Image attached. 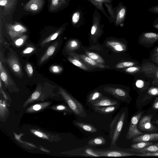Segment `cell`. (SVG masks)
Here are the masks:
<instances>
[{"instance_id":"obj_3","label":"cell","mask_w":158,"mask_h":158,"mask_svg":"<svg viewBox=\"0 0 158 158\" xmlns=\"http://www.w3.org/2000/svg\"><path fill=\"white\" fill-rule=\"evenodd\" d=\"M61 91L72 111L77 116L82 118L86 117L87 114L83 105L78 100L69 95L64 90L61 89Z\"/></svg>"},{"instance_id":"obj_31","label":"cell","mask_w":158,"mask_h":158,"mask_svg":"<svg viewBox=\"0 0 158 158\" xmlns=\"http://www.w3.org/2000/svg\"><path fill=\"white\" fill-rule=\"evenodd\" d=\"M104 4L107 8V10L108 14L111 19L113 23L114 22L115 18V9L113 7V5L111 3H104Z\"/></svg>"},{"instance_id":"obj_26","label":"cell","mask_w":158,"mask_h":158,"mask_svg":"<svg viewBox=\"0 0 158 158\" xmlns=\"http://www.w3.org/2000/svg\"><path fill=\"white\" fill-rule=\"evenodd\" d=\"M80 56L85 63L93 66L101 68L108 67L107 66H105L97 62L87 56L83 55H80Z\"/></svg>"},{"instance_id":"obj_30","label":"cell","mask_w":158,"mask_h":158,"mask_svg":"<svg viewBox=\"0 0 158 158\" xmlns=\"http://www.w3.org/2000/svg\"><path fill=\"white\" fill-rule=\"evenodd\" d=\"M69 60L73 64L85 70H88V67L81 61L74 58L69 56L68 58Z\"/></svg>"},{"instance_id":"obj_27","label":"cell","mask_w":158,"mask_h":158,"mask_svg":"<svg viewBox=\"0 0 158 158\" xmlns=\"http://www.w3.org/2000/svg\"><path fill=\"white\" fill-rule=\"evenodd\" d=\"M107 44L108 45L117 51L121 52L125 49V47L123 44L116 41L108 42Z\"/></svg>"},{"instance_id":"obj_45","label":"cell","mask_w":158,"mask_h":158,"mask_svg":"<svg viewBox=\"0 0 158 158\" xmlns=\"http://www.w3.org/2000/svg\"><path fill=\"white\" fill-rule=\"evenodd\" d=\"M40 95V93L38 91H35L32 94L31 98L33 100L36 99L39 97Z\"/></svg>"},{"instance_id":"obj_36","label":"cell","mask_w":158,"mask_h":158,"mask_svg":"<svg viewBox=\"0 0 158 158\" xmlns=\"http://www.w3.org/2000/svg\"><path fill=\"white\" fill-rule=\"evenodd\" d=\"M25 69L28 76L30 77L33 74V70L31 65L29 63H27L26 65Z\"/></svg>"},{"instance_id":"obj_17","label":"cell","mask_w":158,"mask_h":158,"mask_svg":"<svg viewBox=\"0 0 158 158\" xmlns=\"http://www.w3.org/2000/svg\"><path fill=\"white\" fill-rule=\"evenodd\" d=\"M17 0H0V5L3 7V13L8 14L16 5Z\"/></svg>"},{"instance_id":"obj_42","label":"cell","mask_w":158,"mask_h":158,"mask_svg":"<svg viewBox=\"0 0 158 158\" xmlns=\"http://www.w3.org/2000/svg\"><path fill=\"white\" fill-rule=\"evenodd\" d=\"M144 81L141 80H137L135 83L136 86L139 88L143 87L144 86Z\"/></svg>"},{"instance_id":"obj_7","label":"cell","mask_w":158,"mask_h":158,"mask_svg":"<svg viewBox=\"0 0 158 158\" xmlns=\"http://www.w3.org/2000/svg\"><path fill=\"white\" fill-rule=\"evenodd\" d=\"M6 28L9 35L12 38L21 36L27 31L25 27L18 23L14 24H8Z\"/></svg>"},{"instance_id":"obj_25","label":"cell","mask_w":158,"mask_h":158,"mask_svg":"<svg viewBox=\"0 0 158 158\" xmlns=\"http://www.w3.org/2000/svg\"><path fill=\"white\" fill-rule=\"evenodd\" d=\"M67 2L66 0H51L49 10L51 11L55 10L65 5Z\"/></svg>"},{"instance_id":"obj_23","label":"cell","mask_w":158,"mask_h":158,"mask_svg":"<svg viewBox=\"0 0 158 158\" xmlns=\"http://www.w3.org/2000/svg\"><path fill=\"white\" fill-rule=\"evenodd\" d=\"M82 19V12L80 10H77L73 13L71 18V21L73 25H78L81 23Z\"/></svg>"},{"instance_id":"obj_44","label":"cell","mask_w":158,"mask_h":158,"mask_svg":"<svg viewBox=\"0 0 158 158\" xmlns=\"http://www.w3.org/2000/svg\"><path fill=\"white\" fill-rule=\"evenodd\" d=\"M152 59L153 61L158 64V53H155L153 54Z\"/></svg>"},{"instance_id":"obj_16","label":"cell","mask_w":158,"mask_h":158,"mask_svg":"<svg viewBox=\"0 0 158 158\" xmlns=\"http://www.w3.org/2000/svg\"><path fill=\"white\" fill-rule=\"evenodd\" d=\"M119 106H95L93 107L94 110L99 113L105 115L112 114L116 111L119 108Z\"/></svg>"},{"instance_id":"obj_39","label":"cell","mask_w":158,"mask_h":158,"mask_svg":"<svg viewBox=\"0 0 158 158\" xmlns=\"http://www.w3.org/2000/svg\"><path fill=\"white\" fill-rule=\"evenodd\" d=\"M27 37L25 35L23 36L20 37V38L18 39L15 41V43L16 45L17 46H20L22 45L23 42L24 40Z\"/></svg>"},{"instance_id":"obj_54","label":"cell","mask_w":158,"mask_h":158,"mask_svg":"<svg viewBox=\"0 0 158 158\" xmlns=\"http://www.w3.org/2000/svg\"></svg>"},{"instance_id":"obj_15","label":"cell","mask_w":158,"mask_h":158,"mask_svg":"<svg viewBox=\"0 0 158 158\" xmlns=\"http://www.w3.org/2000/svg\"><path fill=\"white\" fill-rule=\"evenodd\" d=\"M158 140V133L145 134L136 136L133 138L132 142L138 143L141 142L155 141Z\"/></svg>"},{"instance_id":"obj_11","label":"cell","mask_w":158,"mask_h":158,"mask_svg":"<svg viewBox=\"0 0 158 158\" xmlns=\"http://www.w3.org/2000/svg\"><path fill=\"white\" fill-rule=\"evenodd\" d=\"M152 115H146L143 117L139 122V127L143 131H152L156 129V127L151 123Z\"/></svg>"},{"instance_id":"obj_29","label":"cell","mask_w":158,"mask_h":158,"mask_svg":"<svg viewBox=\"0 0 158 158\" xmlns=\"http://www.w3.org/2000/svg\"><path fill=\"white\" fill-rule=\"evenodd\" d=\"M135 152L141 153L148 152H158V146L156 145H150L142 149L136 150Z\"/></svg>"},{"instance_id":"obj_50","label":"cell","mask_w":158,"mask_h":158,"mask_svg":"<svg viewBox=\"0 0 158 158\" xmlns=\"http://www.w3.org/2000/svg\"><path fill=\"white\" fill-rule=\"evenodd\" d=\"M155 53H158V47L155 50Z\"/></svg>"},{"instance_id":"obj_24","label":"cell","mask_w":158,"mask_h":158,"mask_svg":"<svg viewBox=\"0 0 158 158\" xmlns=\"http://www.w3.org/2000/svg\"><path fill=\"white\" fill-rule=\"evenodd\" d=\"M0 72L1 79L4 82L5 85H7L10 81H12L1 61L0 62Z\"/></svg>"},{"instance_id":"obj_12","label":"cell","mask_w":158,"mask_h":158,"mask_svg":"<svg viewBox=\"0 0 158 158\" xmlns=\"http://www.w3.org/2000/svg\"><path fill=\"white\" fill-rule=\"evenodd\" d=\"M119 102L118 101L112 100L104 96L91 105L92 107L95 106L102 107L111 106H119Z\"/></svg>"},{"instance_id":"obj_1","label":"cell","mask_w":158,"mask_h":158,"mask_svg":"<svg viewBox=\"0 0 158 158\" xmlns=\"http://www.w3.org/2000/svg\"><path fill=\"white\" fill-rule=\"evenodd\" d=\"M126 111L121 109L115 115L110 126L111 143L110 147H117V142L124 125Z\"/></svg>"},{"instance_id":"obj_47","label":"cell","mask_w":158,"mask_h":158,"mask_svg":"<svg viewBox=\"0 0 158 158\" xmlns=\"http://www.w3.org/2000/svg\"><path fill=\"white\" fill-rule=\"evenodd\" d=\"M41 108V106L39 105H36L33 107V109L35 110H38Z\"/></svg>"},{"instance_id":"obj_6","label":"cell","mask_w":158,"mask_h":158,"mask_svg":"<svg viewBox=\"0 0 158 158\" xmlns=\"http://www.w3.org/2000/svg\"><path fill=\"white\" fill-rule=\"evenodd\" d=\"M71 154L77 156L100 157V156L95 152L94 148L89 145L73 150Z\"/></svg>"},{"instance_id":"obj_4","label":"cell","mask_w":158,"mask_h":158,"mask_svg":"<svg viewBox=\"0 0 158 158\" xmlns=\"http://www.w3.org/2000/svg\"><path fill=\"white\" fill-rule=\"evenodd\" d=\"M142 113V112H140L131 118L126 135L127 139H130L139 135L143 134V133L139 131L137 128V123Z\"/></svg>"},{"instance_id":"obj_53","label":"cell","mask_w":158,"mask_h":158,"mask_svg":"<svg viewBox=\"0 0 158 158\" xmlns=\"http://www.w3.org/2000/svg\"><path fill=\"white\" fill-rule=\"evenodd\" d=\"M157 123H158V120H157Z\"/></svg>"},{"instance_id":"obj_41","label":"cell","mask_w":158,"mask_h":158,"mask_svg":"<svg viewBox=\"0 0 158 158\" xmlns=\"http://www.w3.org/2000/svg\"><path fill=\"white\" fill-rule=\"evenodd\" d=\"M35 50L34 48L31 47H29L25 49L23 51V53L24 54L30 53L33 52Z\"/></svg>"},{"instance_id":"obj_9","label":"cell","mask_w":158,"mask_h":158,"mask_svg":"<svg viewBox=\"0 0 158 158\" xmlns=\"http://www.w3.org/2000/svg\"><path fill=\"white\" fill-rule=\"evenodd\" d=\"M44 3V0H30L25 5L23 8L27 11L36 13L42 9Z\"/></svg>"},{"instance_id":"obj_38","label":"cell","mask_w":158,"mask_h":158,"mask_svg":"<svg viewBox=\"0 0 158 158\" xmlns=\"http://www.w3.org/2000/svg\"><path fill=\"white\" fill-rule=\"evenodd\" d=\"M148 93L152 96H156L158 95V88L152 87L150 88L148 90Z\"/></svg>"},{"instance_id":"obj_48","label":"cell","mask_w":158,"mask_h":158,"mask_svg":"<svg viewBox=\"0 0 158 158\" xmlns=\"http://www.w3.org/2000/svg\"><path fill=\"white\" fill-rule=\"evenodd\" d=\"M57 109L58 110H64L65 109V107L63 106H59L57 107Z\"/></svg>"},{"instance_id":"obj_18","label":"cell","mask_w":158,"mask_h":158,"mask_svg":"<svg viewBox=\"0 0 158 158\" xmlns=\"http://www.w3.org/2000/svg\"><path fill=\"white\" fill-rule=\"evenodd\" d=\"M74 124L77 127L87 132L95 133L97 131V129L94 126L88 123L75 121Z\"/></svg>"},{"instance_id":"obj_43","label":"cell","mask_w":158,"mask_h":158,"mask_svg":"<svg viewBox=\"0 0 158 158\" xmlns=\"http://www.w3.org/2000/svg\"><path fill=\"white\" fill-rule=\"evenodd\" d=\"M152 108L154 110H158V98L155 99L152 106Z\"/></svg>"},{"instance_id":"obj_10","label":"cell","mask_w":158,"mask_h":158,"mask_svg":"<svg viewBox=\"0 0 158 158\" xmlns=\"http://www.w3.org/2000/svg\"><path fill=\"white\" fill-rule=\"evenodd\" d=\"M106 91L112 96L119 100L125 102H127L129 98L127 93L124 90L118 88H108Z\"/></svg>"},{"instance_id":"obj_14","label":"cell","mask_w":158,"mask_h":158,"mask_svg":"<svg viewBox=\"0 0 158 158\" xmlns=\"http://www.w3.org/2000/svg\"><path fill=\"white\" fill-rule=\"evenodd\" d=\"M158 41V33L144 32L141 34L140 41L146 44H153Z\"/></svg>"},{"instance_id":"obj_8","label":"cell","mask_w":158,"mask_h":158,"mask_svg":"<svg viewBox=\"0 0 158 158\" xmlns=\"http://www.w3.org/2000/svg\"><path fill=\"white\" fill-rule=\"evenodd\" d=\"M6 61L15 75L18 76L23 75V70L21 64L18 58L15 56H11Z\"/></svg>"},{"instance_id":"obj_32","label":"cell","mask_w":158,"mask_h":158,"mask_svg":"<svg viewBox=\"0 0 158 158\" xmlns=\"http://www.w3.org/2000/svg\"><path fill=\"white\" fill-rule=\"evenodd\" d=\"M152 143L147 142H141L132 144L131 147L133 149L139 150L152 145Z\"/></svg>"},{"instance_id":"obj_46","label":"cell","mask_w":158,"mask_h":158,"mask_svg":"<svg viewBox=\"0 0 158 158\" xmlns=\"http://www.w3.org/2000/svg\"><path fill=\"white\" fill-rule=\"evenodd\" d=\"M153 26L155 28L158 30V17L155 20L153 24Z\"/></svg>"},{"instance_id":"obj_49","label":"cell","mask_w":158,"mask_h":158,"mask_svg":"<svg viewBox=\"0 0 158 158\" xmlns=\"http://www.w3.org/2000/svg\"><path fill=\"white\" fill-rule=\"evenodd\" d=\"M35 134L37 135H38L40 137H42L43 136V135L41 133L39 132L38 131H35Z\"/></svg>"},{"instance_id":"obj_13","label":"cell","mask_w":158,"mask_h":158,"mask_svg":"<svg viewBox=\"0 0 158 158\" xmlns=\"http://www.w3.org/2000/svg\"><path fill=\"white\" fill-rule=\"evenodd\" d=\"M94 5L96 9L100 11L108 19L111 23H113L112 20L105 11L103 4L104 3H111L114 0H87Z\"/></svg>"},{"instance_id":"obj_19","label":"cell","mask_w":158,"mask_h":158,"mask_svg":"<svg viewBox=\"0 0 158 158\" xmlns=\"http://www.w3.org/2000/svg\"><path fill=\"white\" fill-rule=\"evenodd\" d=\"M58 42H56L49 47L44 54L41 57L39 62L40 64L43 63L53 55L58 46Z\"/></svg>"},{"instance_id":"obj_40","label":"cell","mask_w":158,"mask_h":158,"mask_svg":"<svg viewBox=\"0 0 158 158\" xmlns=\"http://www.w3.org/2000/svg\"><path fill=\"white\" fill-rule=\"evenodd\" d=\"M149 12L158 15V5H156L149 8L148 9Z\"/></svg>"},{"instance_id":"obj_33","label":"cell","mask_w":158,"mask_h":158,"mask_svg":"<svg viewBox=\"0 0 158 158\" xmlns=\"http://www.w3.org/2000/svg\"><path fill=\"white\" fill-rule=\"evenodd\" d=\"M135 64V63L131 61H124L117 64L116 67L117 69H121L132 66Z\"/></svg>"},{"instance_id":"obj_22","label":"cell","mask_w":158,"mask_h":158,"mask_svg":"<svg viewBox=\"0 0 158 158\" xmlns=\"http://www.w3.org/2000/svg\"><path fill=\"white\" fill-rule=\"evenodd\" d=\"M66 24L63 25L56 32L53 33L46 39L44 40L41 43V46L43 47L48 42L55 39L62 32Z\"/></svg>"},{"instance_id":"obj_34","label":"cell","mask_w":158,"mask_h":158,"mask_svg":"<svg viewBox=\"0 0 158 158\" xmlns=\"http://www.w3.org/2000/svg\"><path fill=\"white\" fill-rule=\"evenodd\" d=\"M50 70L51 72L53 73H59L62 71L63 69L59 65H53L50 67Z\"/></svg>"},{"instance_id":"obj_21","label":"cell","mask_w":158,"mask_h":158,"mask_svg":"<svg viewBox=\"0 0 158 158\" xmlns=\"http://www.w3.org/2000/svg\"><path fill=\"white\" fill-rule=\"evenodd\" d=\"M104 97L102 94L98 91H94L90 94L86 100V104L91 105L92 103Z\"/></svg>"},{"instance_id":"obj_51","label":"cell","mask_w":158,"mask_h":158,"mask_svg":"<svg viewBox=\"0 0 158 158\" xmlns=\"http://www.w3.org/2000/svg\"><path fill=\"white\" fill-rule=\"evenodd\" d=\"M156 76L158 78V70L156 73Z\"/></svg>"},{"instance_id":"obj_37","label":"cell","mask_w":158,"mask_h":158,"mask_svg":"<svg viewBox=\"0 0 158 158\" xmlns=\"http://www.w3.org/2000/svg\"><path fill=\"white\" fill-rule=\"evenodd\" d=\"M140 68L139 67L131 66L128 67L125 70V71L128 73H133L138 71Z\"/></svg>"},{"instance_id":"obj_35","label":"cell","mask_w":158,"mask_h":158,"mask_svg":"<svg viewBox=\"0 0 158 158\" xmlns=\"http://www.w3.org/2000/svg\"><path fill=\"white\" fill-rule=\"evenodd\" d=\"M78 46V42L76 40H73L70 41L68 44L67 48L69 50L75 49Z\"/></svg>"},{"instance_id":"obj_20","label":"cell","mask_w":158,"mask_h":158,"mask_svg":"<svg viewBox=\"0 0 158 158\" xmlns=\"http://www.w3.org/2000/svg\"><path fill=\"white\" fill-rule=\"evenodd\" d=\"M106 143L105 139L102 136H98L93 138L87 142L88 145L92 147L103 145Z\"/></svg>"},{"instance_id":"obj_2","label":"cell","mask_w":158,"mask_h":158,"mask_svg":"<svg viewBox=\"0 0 158 158\" xmlns=\"http://www.w3.org/2000/svg\"><path fill=\"white\" fill-rule=\"evenodd\" d=\"M95 152L100 157H123L138 155L140 154H134L129 151L127 149L121 148L118 146L110 147L106 149H98L94 148Z\"/></svg>"},{"instance_id":"obj_28","label":"cell","mask_w":158,"mask_h":158,"mask_svg":"<svg viewBox=\"0 0 158 158\" xmlns=\"http://www.w3.org/2000/svg\"><path fill=\"white\" fill-rule=\"evenodd\" d=\"M85 53L88 57L97 62L101 64L104 63L102 58L94 52L87 51L85 52Z\"/></svg>"},{"instance_id":"obj_52","label":"cell","mask_w":158,"mask_h":158,"mask_svg":"<svg viewBox=\"0 0 158 158\" xmlns=\"http://www.w3.org/2000/svg\"><path fill=\"white\" fill-rule=\"evenodd\" d=\"M156 146H158V143H157L156 145Z\"/></svg>"},{"instance_id":"obj_5","label":"cell","mask_w":158,"mask_h":158,"mask_svg":"<svg viewBox=\"0 0 158 158\" xmlns=\"http://www.w3.org/2000/svg\"><path fill=\"white\" fill-rule=\"evenodd\" d=\"M115 9L114 25L116 26H123L124 25L127 14V7L123 3L119 2Z\"/></svg>"}]
</instances>
